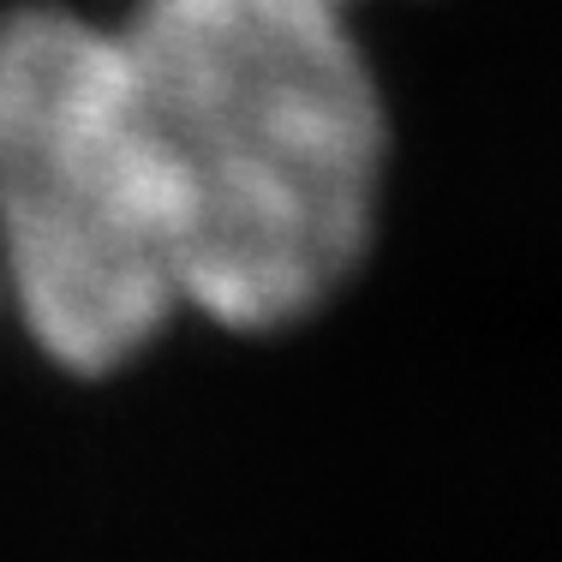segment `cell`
<instances>
[{
	"instance_id": "cell-2",
	"label": "cell",
	"mask_w": 562,
	"mask_h": 562,
	"mask_svg": "<svg viewBox=\"0 0 562 562\" xmlns=\"http://www.w3.org/2000/svg\"><path fill=\"white\" fill-rule=\"evenodd\" d=\"M0 281L55 366H126L180 312L168 198L120 36L60 7L0 19Z\"/></svg>"
},
{
	"instance_id": "cell-1",
	"label": "cell",
	"mask_w": 562,
	"mask_h": 562,
	"mask_svg": "<svg viewBox=\"0 0 562 562\" xmlns=\"http://www.w3.org/2000/svg\"><path fill=\"white\" fill-rule=\"evenodd\" d=\"M120 55L168 198L180 305L227 329L312 317L359 270L383 97L341 0H138Z\"/></svg>"
},
{
	"instance_id": "cell-3",
	"label": "cell",
	"mask_w": 562,
	"mask_h": 562,
	"mask_svg": "<svg viewBox=\"0 0 562 562\" xmlns=\"http://www.w3.org/2000/svg\"><path fill=\"white\" fill-rule=\"evenodd\" d=\"M341 7H353V0H341Z\"/></svg>"
}]
</instances>
